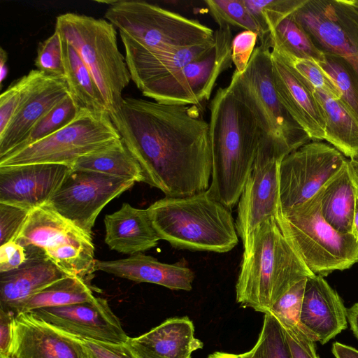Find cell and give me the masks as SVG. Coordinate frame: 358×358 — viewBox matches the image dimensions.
Here are the masks:
<instances>
[{
	"instance_id": "6da1fadb",
	"label": "cell",
	"mask_w": 358,
	"mask_h": 358,
	"mask_svg": "<svg viewBox=\"0 0 358 358\" xmlns=\"http://www.w3.org/2000/svg\"><path fill=\"white\" fill-rule=\"evenodd\" d=\"M110 119L141 166L145 182L169 197L209 188L213 169L209 124L196 105L125 97Z\"/></svg>"
},
{
	"instance_id": "7a4b0ae2",
	"label": "cell",
	"mask_w": 358,
	"mask_h": 358,
	"mask_svg": "<svg viewBox=\"0 0 358 358\" xmlns=\"http://www.w3.org/2000/svg\"><path fill=\"white\" fill-rule=\"evenodd\" d=\"M209 108L213 169L208 190L231 210L238 203L264 136L231 80L218 88Z\"/></svg>"
},
{
	"instance_id": "3957f363",
	"label": "cell",
	"mask_w": 358,
	"mask_h": 358,
	"mask_svg": "<svg viewBox=\"0 0 358 358\" xmlns=\"http://www.w3.org/2000/svg\"><path fill=\"white\" fill-rule=\"evenodd\" d=\"M236 285L242 307L268 314L295 284L315 275L285 237L275 217L263 222L243 243Z\"/></svg>"
},
{
	"instance_id": "277c9868",
	"label": "cell",
	"mask_w": 358,
	"mask_h": 358,
	"mask_svg": "<svg viewBox=\"0 0 358 358\" xmlns=\"http://www.w3.org/2000/svg\"><path fill=\"white\" fill-rule=\"evenodd\" d=\"M147 210L160 240L174 248L224 253L238 243L231 210L208 189L182 197L165 196Z\"/></svg>"
},
{
	"instance_id": "5b68a950",
	"label": "cell",
	"mask_w": 358,
	"mask_h": 358,
	"mask_svg": "<svg viewBox=\"0 0 358 358\" xmlns=\"http://www.w3.org/2000/svg\"><path fill=\"white\" fill-rule=\"evenodd\" d=\"M105 17L119 30L124 47L157 52L211 41L214 30L199 20L143 1H100Z\"/></svg>"
},
{
	"instance_id": "8992f818",
	"label": "cell",
	"mask_w": 358,
	"mask_h": 358,
	"mask_svg": "<svg viewBox=\"0 0 358 358\" xmlns=\"http://www.w3.org/2000/svg\"><path fill=\"white\" fill-rule=\"evenodd\" d=\"M55 31L77 51L93 76L110 117H113L131 80L117 46L115 26L104 19L66 13L57 17Z\"/></svg>"
},
{
	"instance_id": "52a82bcc",
	"label": "cell",
	"mask_w": 358,
	"mask_h": 358,
	"mask_svg": "<svg viewBox=\"0 0 358 358\" xmlns=\"http://www.w3.org/2000/svg\"><path fill=\"white\" fill-rule=\"evenodd\" d=\"M322 187L310 199L280 210L276 221L286 239L315 275L326 276L358 263V242L341 234L322 213Z\"/></svg>"
},
{
	"instance_id": "ba28073f",
	"label": "cell",
	"mask_w": 358,
	"mask_h": 358,
	"mask_svg": "<svg viewBox=\"0 0 358 358\" xmlns=\"http://www.w3.org/2000/svg\"><path fill=\"white\" fill-rule=\"evenodd\" d=\"M231 80L257 120L264 136L262 142L273 143L287 154L309 142L278 96L268 40L255 48L244 71L235 70Z\"/></svg>"
},
{
	"instance_id": "9c48e42d",
	"label": "cell",
	"mask_w": 358,
	"mask_h": 358,
	"mask_svg": "<svg viewBox=\"0 0 358 358\" xmlns=\"http://www.w3.org/2000/svg\"><path fill=\"white\" fill-rule=\"evenodd\" d=\"M120 138L108 114L81 108L76 117L57 131L0 157V166L59 164L71 167L78 158Z\"/></svg>"
},
{
	"instance_id": "30bf717a",
	"label": "cell",
	"mask_w": 358,
	"mask_h": 358,
	"mask_svg": "<svg viewBox=\"0 0 358 358\" xmlns=\"http://www.w3.org/2000/svg\"><path fill=\"white\" fill-rule=\"evenodd\" d=\"M42 250L60 269L87 282L94 271L92 236L62 217L48 204L31 210L14 241Z\"/></svg>"
},
{
	"instance_id": "8fae6325",
	"label": "cell",
	"mask_w": 358,
	"mask_h": 358,
	"mask_svg": "<svg viewBox=\"0 0 358 358\" xmlns=\"http://www.w3.org/2000/svg\"><path fill=\"white\" fill-rule=\"evenodd\" d=\"M232 40L231 29L218 28L214 31V45L208 52L139 90L164 104L196 105L208 100L219 76L233 64Z\"/></svg>"
},
{
	"instance_id": "7c38bea8",
	"label": "cell",
	"mask_w": 358,
	"mask_h": 358,
	"mask_svg": "<svg viewBox=\"0 0 358 358\" xmlns=\"http://www.w3.org/2000/svg\"><path fill=\"white\" fill-rule=\"evenodd\" d=\"M294 15L322 52L343 61L358 85V7L353 0H308Z\"/></svg>"
},
{
	"instance_id": "4fadbf2b",
	"label": "cell",
	"mask_w": 358,
	"mask_h": 358,
	"mask_svg": "<svg viewBox=\"0 0 358 358\" xmlns=\"http://www.w3.org/2000/svg\"><path fill=\"white\" fill-rule=\"evenodd\" d=\"M135 181L72 169L47 203L89 236L102 209Z\"/></svg>"
},
{
	"instance_id": "5bb4252c",
	"label": "cell",
	"mask_w": 358,
	"mask_h": 358,
	"mask_svg": "<svg viewBox=\"0 0 358 358\" xmlns=\"http://www.w3.org/2000/svg\"><path fill=\"white\" fill-rule=\"evenodd\" d=\"M346 161L334 147L319 141L308 142L287 155L280 166V210L310 199Z\"/></svg>"
},
{
	"instance_id": "9a60e30c",
	"label": "cell",
	"mask_w": 358,
	"mask_h": 358,
	"mask_svg": "<svg viewBox=\"0 0 358 358\" xmlns=\"http://www.w3.org/2000/svg\"><path fill=\"white\" fill-rule=\"evenodd\" d=\"M287 154L269 143H261L238 203L236 228L243 243L263 222L280 210L279 175Z\"/></svg>"
},
{
	"instance_id": "2e32d148",
	"label": "cell",
	"mask_w": 358,
	"mask_h": 358,
	"mask_svg": "<svg viewBox=\"0 0 358 358\" xmlns=\"http://www.w3.org/2000/svg\"><path fill=\"white\" fill-rule=\"evenodd\" d=\"M30 312L50 326L80 339L118 344L129 338L103 298Z\"/></svg>"
},
{
	"instance_id": "e0dca14e",
	"label": "cell",
	"mask_w": 358,
	"mask_h": 358,
	"mask_svg": "<svg viewBox=\"0 0 358 358\" xmlns=\"http://www.w3.org/2000/svg\"><path fill=\"white\" fill-rule=\"evenodd\" d=\"M20 94L15 114L0 136V157L17 148L32 127L69 93L64 77L33 69L19 79Z\"/></svg>"
},
{
	"instance_id": "ac0fdd59",
	"label": "cell",
	"mask_w": 358,
	"mask_h": 358,
	"mask_svg": "<svg viewBox=\"0 0 358 358\" xmlns=\"http://www.w3.org/2000/svg\"><path fill=\"white\" fill-rule=\"evenodd\" d=\"M9 358H89L83 340L47 324L31 312L13 316Z\"/></svg>"
},
{
	"instance_id": "d6986e66",
	"label": "cell",
	"mask_w": 358,
	"mask_h": 358,
	"mask_svg": "<svg viewBox=\"0 0 358 358\" xmlns=\"http://www.w3.org/2000/svg\"><path fill=\"white\" fill-rule=\"evenodd\" d=\"M71 170L59 164L0 166V202L31 210L44 206Z\"/></svg>"
},
{
	"instance_id": "ffe728a7",
	"label": "cell",
	"mask_w": 358,
	"mask_h": 358,
	"mask_svg": "<svg viewBox=\"0 0 358 358\" xmlns=\"http://www.w3.org/2000/svg\"><path fill=\"white\" fill-rule=\"evenodd\" d=\"M347 309L323 276L307 278L299 327L314 342L324 345L347 328Z\"/></svg>"
},
{
	"instance_id": "44dd1931",
	"label": "cell",
	"mask_w": 358,
	"mask_h": 358,
	"mask_svg": "<svg viewBox=\"0 0 358 358\" xmlns=\"http://www.w3.org/2000/svg\"><path fill=\"white\" fill-rule=\"evenodd\" d=\"M272 77L278 96L310 140H324L325 121L313 92L271 48Z\"/></svg>"
},
{
	"instance_id": "7402d4cb",
	"label": "cell",
	"mask_w": 358,
	"mask_h": 358,
	"mask_svg": "<svg viewBox=\"0 0 358 358\" xmlns=\"http://www.w3.org/2000/svg\"><path fill=\"white\" fill-rule=\"evenodd\" d=\"M25 262L17 268L0 273V308L13 315L23 303L45 287L69 276L35 247L24 248Z\"/></svg>"
},
{
	"instance_id": "603a6c76",
	"label": "cell",
	"mask_w": 358,
	"mask_h": 358,
	"mask_svg": "<svg viewBox=\"0 0 358 358\" xmlns=\"http://www.w3.org/2000/svg\"><path fill=\"white\" fill-rule=\"evenodd\" d=\"M94 271L136 282L159 285L172 290L190 291L194 272L181 264H166L142 252L116 260L95 259Z\"/></svg>"
},
{
	"instance_id": "cb8c5ba5",
	"label": "cell",
	"mask_w": 358,
	"mask_h": 358,
	"mask_svg": "<svg viewBox=\"0 0 358 358\" xmlns=\"http://www.w3.org/2000/svg\"><path fill=\"white\" fill-rule=\"evenodd\" d=\"M127 343L140 358H191L203 348L187 317L169 318L139 336L129 337Z\"/></svg>"
},
{
	"instance_id": "d4e9b609",
	"label": "cell",
	"mask_w": 358,
	"mask_h": 358,
	"mask_svg": "<svg viewBox=\"0 0 358 358\" xmlns=\"http://www.w3.org/2000/svg\"><path fill=\"white\" fill-rule=\"evenodd\" d=\"M105 243L116 252L133 255L158 245L159 238L147 209L123 203L117 211L104 217Z\"/></svg>"
},
{
	"instance_id": "484cf974",
	"label": "cell",
	"mask_w": 358,
	"mask_h": 358,
	"mask_svg": "<svg viewBox=\"0 0 358 358\" xmlns=\"http://www.w3.org/2000/svg\"><path fill=\"white\" fill-rule=\"evenodd\" d=\"M213 45L214 38L201 44L157 52H145L124 47L125 59L131 80L140 90L201 57Z\"/></svg>"
},
{
	"instance_id": "4316f807",
	"label": "cell",
	"mask_w": 358,
	"mask_h": 358,
	"mask_svg": "<svg viewBox=\"0 0 358 358\" xmlns=\"http://www.w3.org/2000/svg\"><path fill=\"white\" fill-rule=\"evenodd\" d=\"M357 187L348 160L322 187V216L341 234L352 233Z\"/></svg>"
},
{
	"instance_id": "83f0119b",
	"label": "cell",
	"mask_w": 358,
	"mask_h": 358,
	"mask_svg": "<svg viewBox=\"0 0 358 358\" xmlns=\"http://www.w3.org/2000/svg\"><path fill=\"white\" fill-rule=\"evenodd\" d=\"M313 92L323 112L324 140L346 157L358 155V119L340 99Z\"/></svg>"
},
{
	"instance_id": "f1b7e54d",
	"label": "cell",
	"mask_w": 358,
	"mask_h": 358,
	"mask_svg": "<svg viewBox=\"0 0 358 358\" xmlns=\"http://www.w3.org/2000/svg\"><path fill=\"white\" fill-rule=\"evenodd\" d=\"M71 168L130 179L135 182L145 181L141 166L121 138L101 150L78 158Z\"/></svg>"
},
{
	"instance_id": "f546056e",
	"label": "cell",
	"mask_w": 358,
	"mask_h": 358,
	"mask_svg": "<svg viewBox=\"0 0 358 358\" xmlns=\"http://www.w3.org/2000/svg\"><path fill=\"white\" fill-rule=\"evenodd\" d=\"M62 48L64 78L71 95L80 108L108 114L104 99L93 76L77 51L63 39Z\"/></svg>"
},
{
	"instance_id": "4dcf8cb0",
	"label": "cell",
	"mask_w": 358,
	"mask_h": 358,
	"mask_svg": "<svg viewBox=\"0 0 358 358\" xmlns=\"http://www.w3.org/2000/svg\"><path fill=\"white\" fill-rule=\"evenodd\" d=\"M94 298L89 282L69 275L54 282L29 297L21 306L19 313L41 308L88 301Z\"/></svg>"
},
{
	"instance_id": "1f68e13d",
	"label": "cell",
	"mask_w": 358,
	"mask_h": 358,
	"mask_svg": "<svg viewBox=\"0 0 358 358\" xmlns=\"http://www.w3.org/2000/svg\"><path fill=\"white\" fill-rule=\"evenodd\" d=\"M270 46L279 52L317 63L325 59L310 36L294 17V13L282 20L269 34Z\"/></svg>"
},
{
	"instance_id": "d6a6232c",
	"label": "cell",
	"mask_w": 358,
	"mask_h": 358,
	"mask_svg": "<svg viewBox=\"0 0 358 358\" xmlns=\"http://www.w3.org/2000/svg\"><path fill=\"white\" fill-rule=\"evenodd\" d=\"M307 1L243 0V2L259 28L258 40L262 43L282 20L294 13Z\"/></svg>"
},
{
	"instance_id": "836d02e7",
	"label": "cell",
	"mask_w": 358,
	"mask_h": 358,
	"mask_svg": "<svg viewBox=\"0 0 358 358\" xmlns=\"http://www.w3.org/2000/svg\"><path fill=\"white\" fill-rule=\"evenodd\" d=\"M80 108L69 93L32 127L20 144L10 152L24 148L63 128L76 117Z\"/></svg>"
},
{
	"instance_id": "e575fe53",
	"label": "cell",
	"mask_w": 358,
	"mask_h": 358,
	"mask_svg": "<svg viewBox=\"0 0 358 358\" xmlns=\"http://www.w3.org/2000/svg\"><path fill=\"white\" fill-rule=\"evenodd\" d=\"M243 358H292L284 330L271 313L264 314L262 327L253 348Z\"/></svg>"
},
{
	"instance_id": "d590c367",
	"label": "cell",
	"mask_w": 358,
	"mask_h": 358,
	"mask_svg": "<svg viewBox=\"0 0 358 358\" xmlns=\"http://www.w3.org/2000/svg\"><path fill=\"white\" fill-rule=\"evenodd\" d=\"M276 51L282 59L312 90L324 93L334 99H340L341 94L334 80L315 61L301 59Z\"/></svg>"
},
{
	"instance_id": "8d00e7d4",
	"label": "cell",
	"mask_w": 358,
	"mask_h": 358,
	"mask_svg": "<svg viewBox=\"0 0 358 358\" xmlns=\"http://www.w3.org/2000/svg\"><path fill=\"white\" fill-rule=\"evenodd\" d=\"M204 2L219 28L252 31L259 38V28L243 0H206Z\"/></svg>"
},
{
	"instance_id": "74e56055",
	"label": "cell",
	"mask_w": 358,
	"mask_h": 358,
	"mask_svg": "<svg viewBox=\"0 0 358 358\" xmlns=\"http://www.w3.org/2000/svg\"><path fill=\"white\" fill-rule=\"evenodd\" d=\"M318 64L334 80L341 94L340 100L358 119V85L345 64L328 55Z\"/></svg>"
},
{
	"instance_id": "f35d334b",
	"label": "cell",
	"mask_w": 358,
	"mask_h": 358,
	"mask_svg": "<svg viewBox=\"0 0 358 358\" xmlns=\"http://www.w3.org/2000/svg\"><path fill=\"white\" fill-rule=\"evenodd\" d=\"M34 65L46 75L64 77L62 38L57 31L40 43Z\"/></svg>"
},
{
	"instance_id": "ab89813d",
	"label": "cell",
	"mask_w": 358,
	"mask_h": 358,
	"mask_svg": "<svg viewBox=\"0 0 358 358\" xmlns=\"http://www.w3.org/2000/svg\"><path fill=\"white\" fill-rule=\"evenodd\" d=\"M307 279L292 287L273 306L269 313L280 322L298 324Z\"/></svg>"
},
{
	"instance_id": "60d3db41",
	"label": "cell",
	"mask_w": 358,
	"mask_h": 358,
	"mask_svg": "<svg viewBox=\"0 0 358 358\" xmlns=\"http://www.w3.org/2000/svg\"><path fill=\"white\" fill-rule=\"evenodd\" d=\"M31 210L0 202V245L16 239Z\"/></svg>"
},
{
	"instance_id": "b9f144b4",
	"label": "cell",
	"mask_w": 358,
	"mask_h": 358,
	"mask_svg": "<svg viewBox=\"0 0 358 358\" xmlns=\"http://www.w3.org/2000/svg\"><path fill=\"white\" fill-rule=\"evenodd\" d=\"M285 334L292 358H319L315 342L297 324L278 321Z\"/></svg>"
},
{
	"instance_id": "7bdbcfd3",
	"label": "cell",
	"mask_w": 358,
	"mask_h": 358,
	"mask_svg": "<svg viewBox=\"0 0 358 358\" xmlns=\"http://www.w3.org/2000/svg\"><path fill=\"white\" fill-rule=\"evenodd\" d=\"M258 35L254 31L243 30L233 38L231 59L236 71L243 73L255 49Z\"/></svg>"
},
{
	"instance_id": "ee69618b",
	"label": "cell",
	"mask_w": 358,
	"mask_h": 358,
	"mask_svg": "<svg viewBox=\"0 0 358 358\" xmlns=\"http://www.w3.org/2000/svg\"><path fill=\"white\" fill-rule=\"evenodd\" d=\"M87 349L89 358H140L125 343H109L82 339Z\"/></svg>"
},
{
	"instance_id": "f6af8a7d",
	"label": "cell",
	"mask_w": 358,
	"mask_h": 358,
	"mask_svg": "<svg viewBox=\"0 0 358 358\" xmlns=\"http://www.w3.org/2000/svg\"><path fill=\"white\" fill-rule=\"evenodd\" d=\"M20 94V82L17 80L0 96V136L8 129L17 110Z\"/></svg>"
},
{
	"instance_id": "bcb514c9",
	"label": "cell",
	"mask_w": 358,
	"mask_h": 358,
	"mask_svg": "<svg viewBox=\"0 0 358 358\" xmlns=\"http://www.w3.org/2000/svg\"><path fill=\"white\" fill-rule=\"evenodd\" d=\"M27 259L25 248L15 241L0 246V273L17 268Z\"/></svg>"
},
{
	"instance_id": "7dc6e473",
	"label": "cell",
	"mask_w": 358,
	"mask_h": 358,
	"mask_svg": "<svg viewBox=\"0 0 358 358\" xmlns=\"http://www.w3.org/2000/svg\"><path fill=\"white\" fill-rule=\"evenodd\" d=\"M14 315L0 308V357H7L11 340V322Z\"/></svg>"
},
{
	"instance_id": "c3c4849f",
	"label": "cell",
	"mask_w": 358,
	"mask_h": 358,
	"mask_svg": "<svg viewBox=\"0 0 358 358\" xmlns=\"http://www.w3.org/2000/svg\"><path fill=\"white\" fill-rule=\"evenodd\" d=\"M331 351L336 358H358L357 350L338 342L333 343Z\"/></svg>"
},
{
	"instance_id": "681fc988",
	"label": "cell",
	"mask_w": 358,
	"mask_h": 358,
	"mask_svg": "<svg viewBox=\"0 0 358 358\" xmlns=\"http://www.w3.org/2000/svg\"><path fill=\"white\" fill-rule=\"evenodd\" d=\"M347 319L351 330L358 339V302L347 309Z\"/></svg>"
},
{
	"instance_id": "f907efd6",
	"label": "cell",
	"mask_w": 358,
	"mask_h": 358,
	"mask_svg": "<svg viewBox=\"0 0 358 358\" xmlns=\"http://www.w3.org/2000/svg\"><path fill=\"white\" fill-rule=\"evenodd\" d=\"M7 54L2 48H0V84H3V81L7 76L8 69L6 66Z\"/></svg>"
},
{
	"instance_id": "816d5d0a",
	"label": "cell",
	"mask_w": 358,
	"mask_h": 358,
	"mask_svg": "<svg viewBox=\"0 0 358 358\" xmlns=\"http://www.w3.org/2000/svg\"><path fill=\"white\" fill-rule=\"evenodd\" d=\"M351 234L358 242V187L356 191L355 207Z\"/></svg>"
},
{
	"instance_id": "f5cc1de1",
	"label": "cell",
	"mask_w": 358,
	"mask_h": 358,
	"mask_svg": "<svg viewBox=\"0 0 358 358\" xmlns=\"http://www.w3.org/2000/svg\"><path fill=\"white\" fill-rule=\"evenodd\" d=\"M348 163L353 178L358 186V155L351 157Z\"/></svg>"
},
{
	"instance_id": "db71d44e",
	"label": "cell",
	"mask_w": 358,
	"mask_h": 358,
	"mask_svg": "<svg viewBox=\"0 0 358 358\" xmlns=\"http://www.w3.org/2000/svg\"><path fill=\"white\" fill-rule=\"evenodd\" d=\"M208 358H243L242 354H233L224 352H215L210 354Z\"/></svg>"
},
{
	"instance_id": "11a10c76",
	"label": "cell",
	"mask_w": 358,
	"mask_h": 358,
	"mask_svg": "<svg viewBox=\"0 0 358 358\" xmlns=\"http://www.w3.org/2000/svg\"><path fill=\"white\" fill-rule=\"evenodd\" d=\"M355 4L358 7V0H353Z\"/></svg>"
},
{
	"instance_id": "9f6ffc18",
	"label": "cell",
	"mask_w": 358,
	"mask_h": 358,
	"mask_svg": "<svg viewBox=\"0 0 358 358\" xmlns=\"http://www.w3.org/2000/svg\"><path fill=\"white\" fill-rule=\"evenodd\" d=\"M0 358H9V357H0Z\"/></svg>"
}]
</instances>
